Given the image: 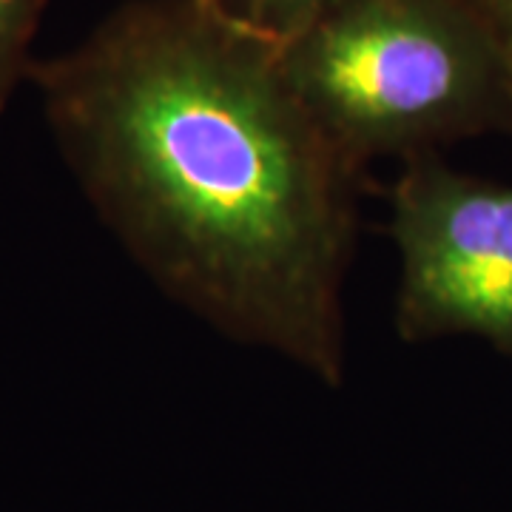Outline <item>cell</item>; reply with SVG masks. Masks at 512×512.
Returning a JSON list of instances; mask_svg holds the SVG:
<instances>
[{"label": "cell", "instance_id": "cell-5", "mask_svg": "<svg viewBox=\"0 0 512 512\" xmlns=\"http://www.w3.org/2000/svg\"><path fill=\"white\" fill-rule=\"evenodd\" d=\"M49 0H0V111L32 74V40Z\"/></svg>", "mask_w": 512, "mask_h": 512}, {"label": "cell", "instance_id": "cell-6", "mask_svg": "<svg viewBox=\"0 0 512 512\" xmlns=\"http://www.w3.org/2000/svg\"><path fill=\"white\" fill-rule=\"evenodd\" d=\"M493 46L512 103V0H456Z\"/></svg>", "mask_w": 512, "mask_h": 512}, {"label": "cell", "instance_id": "cell-4", "mask_svg": "<svg viewBox=\"0 0 512 512\" xmlns=\"http://www.w3.org/2000/svg\"><path fill=\"white\" fill-rule=\"evenodd\" d=\"M222 18L234 20L237 26L268 37L274 43H285L311 23L328 15L345 0H205Z\"/></svg>", "mask_w": 512, "mask_h": 512}, {"label": "cell", "instance_id": "cell-3", "mask_svg": "<svg viewBox=\"0 0 512 512\" xmlns=\"http://www.w3.org/2000/svg\"><path fill=\"white\" fill-rule=\"evenodd\" d=\"M387 200L399 339L478 336L512 359V185L424 154L402 163Z\"/></svg>", "mask_w": 512, "mask_h": 512}, {"label": "cell", "instance_id": "cell-1", "mask_svg": "<svg viewBox=\"0 0 512 512\" xmlns=\"http://www.w3.org/2000/svg\"><path fill=\"white\" fill-rule=\"evenodd\" d=\"M29 80L86 200L174 305L345 382L367 171L296 97L279 43L205 0H131Z\"/></svg>", "mask_w": 512, "mask_h": 512}, {"label": "cell", "instance_id": "cell-2", "mask_svg": "<svg viewBox=\"0 0 512 512\" xmlns=\"http://www.w3.org/2000/svg\"><path fill=\"white\" fill-rule=\"evenodd\" d=\"M279 57L296 97L362 171L512 131L493 46L456 0H345Z\"/></svg>", "mask_w": 512, "mask_h": 512}]
</instances>
